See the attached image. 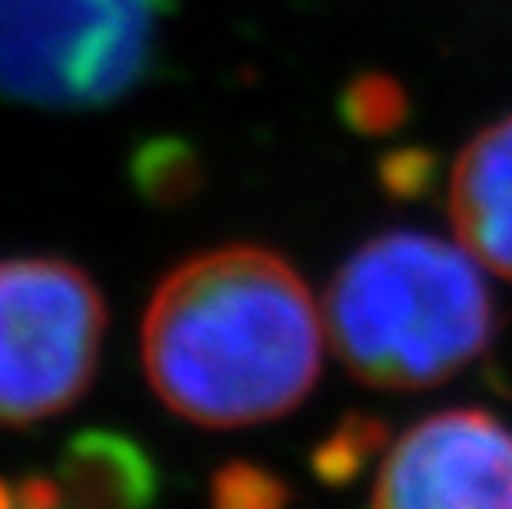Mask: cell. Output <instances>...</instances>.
<instances>
[{"label":"cell","instance_id":"6da1fadb","mask_svg":"<svg viewBox=\"0 0 512 509\" xmlns=\"http://www.w3.org/2000/svg\"><path fill=\"white\" fill-rule=\"evenodd\" d=\"M324 341V308L288 258L222 245L159 281L143 318V367L172 414L235 430L291 414L318 384Z\"/></svg>","mask_w":512,"mask_h":509},{"label":"cell","instance_id":"7a4b0ae2","mask_svg":"<svg viewBox=\"0 0 512 509\" xmlns=\"http://www.w3.org/2000/svg\"><path fill=\"white\" fill-rule=\"evenodd\" d=\"M321 308L341 364L384 391L450 381L496 334V301L476 258L410 229L380 232L347 255Z\"/></svg>","mask_w":512,"mask_h":509},{"label":"cell","instance_id":"3957f363","mask_svg":"<svg viewBox=\"0 0 512 509\" xmlns=\"http://www.w3.org/2000/svg\"><path fill=\"white\" fill-rule=\"evenodd\" d=\"M176 0H0V96L90 110L149 77Z\"/></svg>","mask_w":512,"mask_h":509},{"label":"cell","instance_id":"277c9868","mask_svg":"<svg viewBox=\"0 0 512 509\" xmlns=\"http://www.w3.org/2000/svg\"><path fill=\"white\" fill-rule=\"evenodd\" d=\"M106 308L60 258L0 262V424L27 427L80 400L96 374Z\"/></svg>","mask_w":512,"mask_h":509},{"label":"cell","instance_id":"5b68a950","mask_svg":"<svg viewBox=\"0 0 512 509\" xmlns=\"http://www.w3.org/2000/svg\"><path fill=\"white\" fill-rule=\"evenodd\" d=\"M370 509H512V427L476 407L420 420L387 450Z\"/></svg>","mask_w":512,"mask_h":509},{"label":"cell","instance_id":"8992f818","mask_svg":"<svg viewBox=\"0 0 512 509\" xmlns=\"http://www.w3.org/2000/svg\"><path fill=\"white\" fill-rule=\"evenodd\" d=\"M450 222L479 265L512 281V113L479 129L456 156Z\"/></svg>","mask_w":512,"mask_h":509},{"label":"cell","instance_id":"52a82bcc","mask_svg":"<svg viewBox=\"0 0 512 509\" xmlns=\"http://www.w3.org/2000/svg\"><path fill=\"white\" fill-rule=\"evenodd\" d=\"M76 480L90 483V500L100 509H143L152 496V467L126 440L96 437L76 453Z\"/></svg>","mask_w":512,"mask_h":509},{"label":"cell","instance_id":"ba28073f","mask_svg":"<svg viewBox=\"0 0 512 509\" xmlns=\"http://www.w3.org/2000/svg\"><path fill=\"white\" fill-rule=\"evenodd\" d=\"M410 100L403 86L387 73H364L341 93L344 123L364 136H384L403 126Z\"/></svg>","mask_w":512,"mask_h":509},{"label":"cell","instance_id":"9c48e42d","mask_svg":"<svg viewBox=\"0 0 512 509\" xmlns=\"http://www.w3.org/2000/svg\"><path fill=\"white\" fill-rule=\"evenodd\" d=\"M212 509H291V493L275 473L232 463L212 480Z\"/></svg>","mask_w":512,"mask_h":509},{"label":"cell","instance_id":"30bf717a","mask_svg":"<svg viewBox=\"0 0 512 509\" xmlns=\"http://www.w3.org/2000/svg\"><path fill=\"white\" fill-rule=\"evenodd\" d=\"M384 443V430H380L374 420H347L341 430H334L328 440L321 443L318 453H314V467L318 476L328 483H347L357 470L364 467V460L370 457V450Z\"/></svg>","mask_w":512,"mask_h":509},{"label":"cell","instance_id":"8fae6325","mask_svg":"<svg viewBox=\"0 0 512 509\" xmlns=\"http://www.w3.org/2000/svg\"><path fill=\"white\" fill-rule=\"evenodd\" d=\"M380 176H384L387 189L397 192V196H417L427 182H433V159L427 153L403 149V153H394L384 162Z\"/></svg>","mask_w":512,"mask_h":509},{"label":"cell","instance_id":"7c38bea8","mask_svg":"<svg viewBox=\"0 0 512 509\" xmlns=\"http://www.w3.org/2000/svg\"><path fill=\"white\" fill-rule=\"evenodd\" d=\"M57 506V490L47 480H0V509H53Z\"/></svg>","mask_w":512,"mask_h":509}]
</instances>
